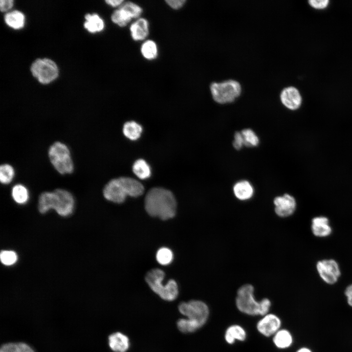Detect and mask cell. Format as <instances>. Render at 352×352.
I'll use <instances>...</instances> for the list:
<instances>
[{"mask_svg":"<svg viewBox=\"0 0 352 352\" xmlns=\"http://www.w3.org/2000/svg\"><path fill=\"white\" fill-rule=\"evenodd\" d=\"M145 207L150 215L166 220L175 216L176 202L174 195L169 190L154 188L146 195Z\"/></svg>","mask_w":352,"mask_h":352,"instance_id":"6da1fadb","label":"cell"},{"mask_svg":"<svg viewBox=\"0 0 352 352\" xmlns=\"http://www.w3.org/2000/svg\"><path fill=\"white\" fill-rule=\"evenodd\" d=\"M143 192L144 187L140 182L132 178L121 177L110 180L103 189V195L109 201L120 203L127 196L137 197Z\"/></svg>","mask_w":352,"mask_h":352,"instance_id":"7a4b0ae2","label":"cell"},{"mask_svg":"<svg viewBox=\"0 0 352 352\" xmlns=\"http://www.w3.org/2000/svg\"><path fill=\"white\" fill-rule=\"evenodd\" d=\"M213 100L220 105L234 103L242 93V87L238 81L229 79L220 82H213L210 85Z\"/></svg>","mask_w":352,"mask_h":352,"instance_id":"3957f363","label":"cell"},{"mask_svg":"<svg viewBox=\"0 0 352 352\" xmlns=\"http://www.w3.org/2000/svg\"><path fill=\"white\" fill-rule=\"evenodd\" d=\"M165 277L163 270L158 268L150 270L145 276V280L151 289L162 299L172 301L178 294V288L176 282L170 280L165 285L162 284Z\"/></svg>","mask_w":352,"mask_h":352,"instance_id":"277c9868","label":"cell"},{"mask_svg":"<svg viewBox=\"0 0 352 352\" xmlns=\"http://www.w3.org/2000/svg\"><path fill=\"white\" fill-rule=\"evenodd\" d=\"M49 160L60 174H71L74 170V163L68 147L61 142L51 145L48 152Z\"/></svg>","mask_w":352,"mask_h":352,"instance_id":"5b68a950","label":"cell"},{"mask_svg":"<svg viewBox=\"0 0 352 352\" xmlns=\"http://www.w3.org/2000/svg\"><path fill=\"white\" fill-rule=\"evenodd\" d=\"M254 288L250 284L241 286L238 290L236 305L241 312L248 315H261V301H257L254 295Z\"/></svg>","mask_w":352,"mask_h":352,"instance_id":"8992f818","label":"cell"},{"mask_svg":"<svg viewBox=\"0 0 352 352\" xmlns=\"http://www.w3.org/2000/svg\"><path fill=\"white\" fill-rule=\"evenodd\" d=\"M179 312L188 319L201 328L207 321L209 309L204 302L193 300L188 302H182L178 305Z\"/></svg>","mask_w":352,"mask_h":352,"instance_id":"52a82bcc","label":"cell"},{"mask_svg":"<svg viewBox=\"0 0 352 352\" xmlns=\"http://www.w3.org/2000/svg\"><path fill=\"white\" fill-rule=\"evenodd\" d=\"M31 72L41 83L47 84L58 77L59 70L54 61L44 58L37 59L32 63Z\"/></svg>","mask_w":352,"mask_h":352,"instance_id":"ba28073f","label":"cell"},{"mask_svg":"<svg viewBox=\"0 0 352 352\" xmlns=\"http://www.w3.org/2000/svg\"><path fill=\"white\" fill-rule=\"evenodd\" d=\"M74 206V199L70 192L62 189H57L52 192V209L59 215H69L73 212Z\"/></svg>","mask_w":352,"mask_h":352,"instance_id":"9c48e42d","label":"cell"},{"mask_svg":"<svg viewBox=\"0 0 352 352\" xmlns=\"http://www.w3.org/2000/svg\"><path fill=\"white\" fill-rule=\"evenodd\" d=\"M317 271L321 278L327 284L336 283L341 275L338 263L333 259L320 260L316 264Z\"/></svg>","mask_w":352,"mask_h":352,"instance_id":"30bf717a","label":"cell"},{"mask_svg":"<svg viewBox=\"0 0 352 352\" xmlns=\"http://www.w3.org/2000/svg\"><path fill=\"white\" fill-rule=\"evenodd\" d=\"M279 98L282 105L291 110L298 109L302 102V98L299 90L292 86L283 88L280 92Z\"/></svg>","mask_w":352,"mask_h":352,"instance_id":"8fae6325","label":"cell"},{"mask_svg":"<svg viewBox=\"0 0 352 352\" xmlns=\"http://www.w3.org/2000/svg\"><path fill=\"white\" fill-rule=\"evenodd\" d=\"M281 324V320L278 316L267 313L258 322L256 328L261 334L269 337L274 335L280 329Z\"/></svg>","mask_w":352,"mask_h":352,"instance_id":"7c38bea8","label":"cell"},{"mask_svg":"<svg viewBox=\"0 0 352 352\" xmlns=\"http://www.w3.org/2000/svg\"><path fill=\"white\" fill-rule=\"evenodd\" d=\"M275 212L280 217L285 218L292 215L296 208L295 198L288 194L278 196L274 199Z\"/></svg>","mask_w":352,"mask_h":352,"instance_id":"4fadbf2b","label":"cell"},{"mask_svg":"<svg viewBox=\"0 0 352 352\" xmlns=\"http://www.w3.org/2000/svg\"><path fill=\"white\" fill-rule=\"evenodd\" d=\"M311 229L313 234L317 237H326L330 235L332 229L329 219L324 216L316 217L311 220Z\"/></svg>","mask_w":352,"mask_h":352,"instance_id":"5bb4252c","label":"cell"},{"mask_svg":"<svg viewBox=\"0 0 352 352\" xmlns=\"http://www.w3.org/2000/svg\"><path fill=\"white\" fill-rule=\"evenodd\" d=\"M130 30L133 40H143L149 35V22L145 18H139L131 25Z\"/></svg>","mask_w":352,"mask_h":352,"instance_id":"9a60e30c","label":"cell"},{"mask_svg":"<svg viewBox=\"0 0 352 352\" xmlns=\"http://www.w3.org/2000/svg\"><path fill=\"white\" fill-rule=\"evenodd\" d=\"M109 345L114 352H126L130 344L129 339L126 335L116 332L109 336Z\"/></svg>","mask_w":352,"mask_h":352,"instance_id":"2e32d148","label":"cell"},{"mask_svg":"<svg viewBox=\"0 0 352 352\" xmlns=\"http://www.w3.org/2000/svg\"><path fill=\"white\" fill-rule=\"evenodd\" d=\"M233 191L235 196L239 200H246L251 198L254 194V188L251 184L246 180L236 182Z\"/></svg>","mask_w":352,"mask_h":352,"instance_id":"e0dca14e","label":"cell"},{"mask_svg":"<svg viewBox=\"0 0 352 352\" xmlns=\"http://www.w3.org/2000/svg\"><path fill=\"white\" fill-rule=\"evenodd\" d=\"M246 337L245 330L239 325H232L227 328L224 334L225 341L229 344H233L235 341H243Z\"/></svg>","mask_w":352,"mask_h":352,"instance_id":"ac0fdd59","label":"cell"},{"mask_svg":"<svg viewBox=\"0 0 352 352\" xmlns=\"http://www.w3.org/2000/svg\"><path fill=\"white\" fill-rule=\"evenodd\" d=\"M85 19L84 27L91 33L100 32L104 28V22L97 14H88L85 16Z\"/></svg>","mask_w":352,"mask_h":352,"instance_id":"d6986e66","label":"cell"},{"mask_svg":"<svg viewBox=\"0 0 352 352\" xmlns=\"http://www.w3.org/2000/svg\"><path fill=\"white\" fill-rule=\"evenodd\" d=\"M273 342L278 348L286 349L292 345L293 338L288 330L286 329H280L273 335Z\"/></svg>","mask_w":352,"mask_h":352,"instance_id":"ffe728a7","label":"cell"},{"mask_svg":"<svg viewBox=\"0 0 352 352\" xmlns=\"http://www.w3.org/2000/svg\"><path fill=\"white\" fill-rule=\"evenodd\" d=\"M4 21L9 26L15 29H19L24 26L25 18L22 13L18 10H14L5 15Z\"/></svg>","mask_w":352,"mask_h":352,"instance_id":"44dd1931","label":"cell"},{"mask_svg":"<svg viewBox=\"0 0 352 352\" xmlns=\"http://www.w3.org/2000/svg\"><path fill=\"white\" fill-rule=\"evenodd\" d=\"M133 19L131 14L122 6L115 10L111 16V21L120 27L126 26Z\"/></svg>","mask_w":352,"mask_h":352,"instance_id":"7402d4cb","label":"cell"},{"mask_svg":"<svg viewBox=\"0 0 352 352\" xmlns=\"http://www.w3.org/2000/svg\"><path fill=\"white\" fill-rule=\"evenodd\" d=\"M142 132V127L139 124L133 121L126 122L123 128L124 134L131 140H136L139 138Z\"/></svg>","mask_w":352,"mask_h":352,"instance_id":"603a6c76","label":"cell"},{"mask_svg":"<svg viewBox=\"0 0 352 352\" xmlns=\"http://www.w3.org/2000/svg\"><path fill=\"white\" fill-rule=\"evenodd\" d=\"M134 174L140 179L149 178L151 174V168L146 161L139 159L135 161L132 166Z\"/></svg>","mask_w":352,"mask_h":352,"instance_id":"cb8c5ba5","label":"cell"},{"mask_svg":"<svg viewBox=\"0 0 352 352\" xmlns=\"http://www.w3.org/2000/svg\"><path fill=\"white\" fill-rule=\"evenodd\" d=\"M11 194L14 200L19 204L25 203L29 198L27 189L21 184H16L13 187Z\"/></svg>","mask_w":352,"mask_h":352,"instance_id":"d4e9b609","label":"cell"},{"mask_svg":"<svg viewBox=\"0 0 352 352\" xmlns=\"http://www.w3.org/2000/svg\"><path fill=\"white\" fill-rule=\"evenodd\" d=\"M141 53L145 59L152 60L157 57V46L156 43L151 40L146 41L141 47Z\"/></svg>","mask_w":352,"mask_h":352,"instance_id":"484cf974","label":"cell"},{"mask_svg":"<svg viewBox=\"0 0 352 352\" xmlns=\"http://www.w3.org/2000/svg\"><path fill=\"white\" fill-rule=\"evenodd\" d=\"M0 352H34L27 344L22 343H9L3 345Z\"/></svg>","mask_w":352,"mask_h":352,"instance_id":"4316f807","label":"cell"},{"mask_svg":"<svg viewBox=\"0 0 352 352\" xmlns=\"http://www.w3.org/2000/svg\"><path fill=\"white\" fill-rule=\"evenodd\" d=\"M15 176L13 167L9 164H3L0 167V181L2 184H8Z\"/></svg>","mask_w":352,"mask_h":352,"instance_id":"83f0119b","label":"cell"},{"mask_svg":"<svg viewBox=\"0 0 352 352\" xmlns=\"http://www.w3.org/2000/svg\"><path fill=\"white\" fill-rule=\"evenodd\" d=\"M243 137L244 146L247 147H256L259 143V139L255 132L251 129H245L241 132Z\"/></svg>","mask_w":352,"mask_h":352,"instance_id":"f1b7e54d","label":"cell"},{"mask_svg":"<svg viewBox=\"0 0 352 352\" xmlns=\"http://www.w3.org/2000/svg\"><path fill=\"white\" fill-rule=\"evenodd\" d=\"M176 324L178 330L185 333L194 332L200 328L197 324L187 318L179 319Z\"/></svg>","mask_w":352,"mask_h":352,"instance_id":"f546056e","label":"cell"},{"mask_svg":"<svg viewBox=\"0 0 352 352\" xmlns=\"http://www.w3.org/2000/svg\"><path fill=\"white\" fill-rule=\"evenodd\" d=\"M156 259L160 264L168 265L173 261V254L170 249L162 247L157 251Z\"/></svg>","mask_w":352,"mask_h":352,"instance_id":"4dcf8cb0","label":"cell"},{"mask_svg":"<svg viewBox=\"0 0 352 352\" xmlns=\"http://www.w3.org/2000/svg\"><path fill=\"white\" fill-rule=\"evenodd\" d=\"M121 6L127 10L133 19L139 18L143 11L140 6L132 1L124 2Z\"/></svg>","mask_w":352,"mask_h":352,"instance_id":"1f68e13d","label":"cell"},{"mask_svg":"<svg viewBox=\"0 0 352 352\" xmlns=\"http://www.w3.org/2000/svg\"><path fill=\"white\" fill-rule=\"evenodd\" d=\"M17 258L16 253L13 251L3 250L0 254V261L5 265H11L14 264Z\"/></svg>","mask_w":352,"mask_h":352,"instance_id":"d6a6232c","label":"cell"},{"mask_svg":"<svg viewBox=\"0 0 352 352\" xmlns=\"http://www.w3.org/2000/svg\"><path fill=\"white\" fill-rule=\"evenodd\" d=\"M233 146L237 150L241 149L244 146L243 139L241 132H235L233 141Z\"/></svg>","mask_w":352,"mask_h":352,"instance_id":"836d02e7","label":"cell"},{"mask_svg":"<svg viewBox=\"0 0 352 352\" xmlns=\"http://www.w3.org/2000/svg\"><path fill=\"white\" fill-rule=\"evenodd\" d=\"M309 4L316 9H323L326 8L329 3L328 0H310L308 1Z\"/></svg>","mask_w":352,"mask_h":352,"instance_id":"e575fe53","label":"cell"},{"mask_svg":"<svg viewBox=\"0 0 352 352\" xmlns=\"http://www.w3.org/2000/svg\"><path fill=\"white\" fill-rule=\"evenodd\" d=\"M166 3L172 8L177 10L181 8L186 2L185 0H167Z\"/></svg>","mask_w":352,"mask_h":352,"instance_id":"d590c367","label":"cell"},{"mask_svg":"<svg viewBox=\"0 0 352 352\" xmlns=\"http://www.w3.org/2000/svg\"><path fill=\"white\" fill-rule=\"evenodd\" d=\"M13 5L12 0H0V9L2 12H5L11 9Z\"/></svg>","mask_w":352,"mask_h":352,"instance_id":"8d00e7d4","label":"cell"},{"mask_svg":"<svg viewBox=\"0 0 352 352\" xmlns=\"http://www.w3.org/2000/svg\"><path fill=\"white\" fill-rule=\"evenodd\" d=\"M344 293L347 298L348 304L352 307V284L346 287Z\"/></svg>","mask_w":352,"mask_h":352,"instance_id":"74e56055","label":"cell"},{"mask_svg":"<svg viewBox=\"0 0 352 352\" xmlns=\"http://www.w3.org/2000/svg\"><path fill=\"white\" fill-rule=\"evenodd\" d=\"M107 4L113 7L120 6L124 2L123 0H107L105 1Z\"/></svg>","mask_w":352,"mask_h":352,"instance_id":"f35d334b","label":"cell"},{"mask_svg":"<svg viewBox=\"0 0 352 352\" xmlns=\"http://www.w3.org/2000/svg\"><path fill=\"white\" fill-rule=\"evenodd\" d=\"M296 352H312V351L308 348H301L299 349Z\"/></svg>","mask_w":352,"mask_h":352,"instance_id":"ab89813d","label":"cell"}]
</instances>
